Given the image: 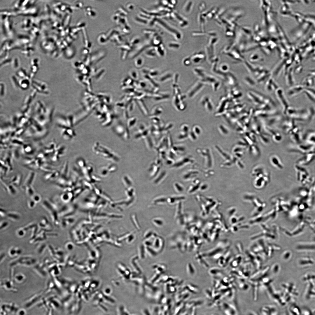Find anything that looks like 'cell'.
<instances>
[{
	"label": "cell",
	"mask_w": 315,
	"mask_h": 315,
	"mask_svg": "<svg viewBox=\"0 0 315 315\" xmlns=\"http://www.w3.org/2000/svg\"><path fill=\"white\" fill-rule=\"evenodd\" d=\"M142 312L143 315H151L150 312L147 309H144L142 310Z\"/></svg>",
	"instance_id": "15"
},
{
	"label": "cell",
	"mask_w": 315,
	"mask_h": 315,
	"mask_svg": "<svg viewBox=\"0 0 315 315\" xmlns=\"http://www.w3.org/2000/svg\"><path fill=\"white\" fill-rule=\"evenodd\" d=\"M36 176L35 172L31 171L29 172L27 175L23 185L22 188L26 186H31Z\"/></svg>",
	"instance_id": "4"
},
{
	"label": "cell",
	"mask_w": 315,
	"mask_h": 315,
	"mask_svg": "<svg viewBox=\"0 0 315 315\" xmlns=\"http://www.w3.org/2000/svg\"><path fill=\"white\" fill-rule=\"evenodd\" d=\"M261 315H279L277 307L274 305H267L262 306L260 309Z\"/></svg>",
	"instance_id": "2"
},
{
	"label": "cell",
	"mask_w": 315,
	"mask_h": 315,
	"mask_svg": "<svg viewBox=\"0 0 315 315\" xmlns=\"http://www.w3.org/2000/svg\"><path fill=\"white\" fill-rule=\"evenodd\" d=\"M131 315H136L133 314H131Z\"/></svg>",
	"instance_id": "18"
},
{
	"label": "cell",
	"mask_w": 315,
	"mask_h": 315,
	"mask_svg": "<svg viewBox=\"0 0 315 315\" xmlns=\"http://www.w3.org/2000/svg\"><path fill=\"white\" fill-rule=\"evenodd\" d=\"M61 134L65 139H70L75 137L76 135L74 130L69 127H61Z\"/></svg>",
	"instance_id": "3"
},
{
	"label": "cell",
	"mask_w": 315,
	"mask_h": 315,
	"mask_svg": "<svg viewBox=\"0 0 315 315\" xmlns=\"http://www.w3.org/2000/svg\"><path fill=\"white\" fill-rule=\"evenodd\" d=\"M22 176L21 174H19L17 175V179L15 182L13 184L15 187L19 186L22 183Z\"/></svg>",
	"instance_id": "10"
},
{
	"label": "cell",
	"mask_w": 315,
	"mask_h": 315,
	"mask_svg": "<svg viewBox=\"0 0 315 315\" xmlns=\"http://www.w3.org/2000/svg\"><path fill=\"white\" fill-rule=\"evenodd\" d=\"M9 225L8 222L4 220L1 222L0 229L1 230L5 229L7 228Z\"/></svg>",
	"instance_id": "13"
},
{
	"label": "cell",
	"mask_w": 315,
	"mask_h": 315,
	"mask_svg": "<svg viewBox=\"0 0 315 315\" xmlns=\"http://www.w3.org/2000/svg\"><path fill=\"white\" fill-rule=\"evenodd\" d=\"M36 204L31 199L28 200L27 205L28 207L30 209L34 208Z\"/></svg>",
	"instance_id": "12"
},
{
	"label": "cell",
	"mask_w": 315,
	"mask_h": 315,
	"mask_svg": "<svg viewBox=\"0 0 315 315\" xmlns=\"http://www.w3.org/2000/svg\"><path fill=\"white\" fill-rule=\"evenodd\" d=\"M22 253L21 250L19 248L12 247L9 251V254L11 256L14 257L15 256H18Z\"/></svg>",
	"instance_id": "7"
},
{
	"label": "cell",
	"mask_w": 315,
	"mask_h": 315,
	"mask_svg": "<svg viewBox=\"0 0 315 315\" xmlns=\"http://www.w3.org/2000/svg\"><path fill=\"white\" fill-rule=\"evenodd\" d=\"M25 147H25L24 149V151H26L25 152H29L30 151H31V148L30 147H31L29 146H27L26 147L25 146Z\"/></svg>",
	"instance_id": "16"
},
{
	"label": "cell",
	"mask_w": 315,
	"mask_h": 315,
	"mask_svg": "<svg viewBox=\"0 0 315 315\" xmlns=\"http://www.w3.org/2000/svg\"><path fill=\"white\" fill-rule=\"evenodd\" d=\"M31 199L34 201L36 204L39 202L41 199V196L38 194H34L31 197Z\"/></svg>",
	"instance_id": "11"
},
{
	"label": "cell",
	"mask_w": 315,
	"mask_h": 315,
	"mask_svg": "<svg viewBox=\"0 0 315 315\" xmlns=\"http://www.w3.org/2000/svg\"><path fill=\"white\" fill-rule=\"evenodd\" d=\"M92 150L95 154L111 162H118L119 158L118 155L109 148L97 142L93 145Z\"/></svg>",
	"instance_id": "1"
},
{
	"label": "cell",
	"mask_w": 315,
	"mask_h": 315,
	"mask_svg": "<svg viewBox=\"0 0 315 315\" xmlns=\"http://www.w3.org/2000/svg\"><path fill=\"white\" fill-rule=\"evenodd\" d=\"M7 211L3 208H1L0 214L2 217H5L6 216Z\"/></svg>",
	"instance_id": "14"
},
{
	"label": "cell",
	"mask_w": 315,
	"mask_h": 315,
	"mask_svg": "<svg viewBox=\"0 0 315 315\" xmlns=\"http://www.w3.org/2000/svg\"><path fill=\"white\" fill-rule=\"evenodd\" d=\"M192 263H189L186 265V271L188 274L190 276H193L195 273L194 267Z\"/></svg>",
	"instance_id": "8"
},
{
	"label": "cell",
	"mask_w": 315,
	"mask_h": 315,
	"mask_svg": "<svg viewBox=\"0 0 315 315\" xmlns=\"http://www.w3.org/2000/svg\"><path fill=\"white\" fill-rule=\"evenodd\" d=\"M6 216L8 219L13 221L19 220L21 217L18 213L14 211H7Z\"/></svg>",
	"instance_id": "5"
},
{
	"label": "cell",
	"mask_w": 315,
	"mask_h": 315,
	"mask_svg": "<svg viewBox=\"0 0 315 315\" xmlns=\"http://www.w3.org/2000/svg\"><path fill=\"white\" fill-rule=\"evenodd\" d=\"M249 315H256V314L254 312H251L249 313Z\"/></svg>",
	"instance_id": "17"
},
{
	"label": "cell",
	"mask_w": 315,
	"mask_h": 315,
	"mask_svg": "<svg viewBox=\"0 0 315 315\" xmlns=\"http://www.w3.org/2000/svg\"><path fill=\"white\" fill-rule=\"evenodd\" d=\"M59 173L58 171H54L47 173L44 176V179L46 181L51 180L57 178L59 176Z\"/></svg>",
	"instance_id": "6"
},
{
	"label": "cell",
	"mask_w": 315,
	"mask_h": 315,
	"mask_svg": "<svg viewBox=\"0 0 315 315\" xmlns=\"http://www.w3.org/2000/svg\"><path fill=\"white\" fill-rule=\"evenodd\" d=\"M22 188L25 190L26 194L31 197L35 194L34 190L32 185L26 186Z\"/></svg>",
	"instance_id": "9"
}]
</instances>
